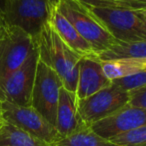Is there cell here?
Returning <instances> with one entry per match:
<instances>
[{
	"label": "cell",
	"instance_id": "obj_1",
	"mask_svg": "<svg viewBox=\"0 0 146 146\" xmlns=\"http://www.w3.org/2000/svg\"><path fill=\"white\" fill-rule=\"evenodd\" d=\"M34 40L38 58L58 74L65 89L75 94L82 57L61 39L50 22L43 27Z\"/></svg>",
	"mask_w": 146,
	"mask_h": 146
},
{
	"label": "cell",
	"instance_id": "obj_2",
	"mask_svg": "<svg viewBox=\"0 0 146 146\" xmlns=\"http://www.w3.org/2000/svg\"><path fill=\"white\" fill-rule=\"evenodd\" d=\"M59 0H6L5 23L28 33L35 39L48 24L53 8Z\"/></svg>",
	"mask_w": 146,
	"mask_h": 146
},
{
	"label": "cell",
	"instance_id": "obj_3",
	"mask_svg": "<svg viewBox=\"0 0 146 146\" xmlns=\"http://www.w3.org/2000/svg\"><path fill=\"white\" fill-rule=\"evenodd\" d=\"M83 6L116 40L146 41V22L137 10Z\"/></svg>",
	"mask_w": 146,
	"mask_h": 146
},
{
	"label": "cell",
	"instance_id": "obj_4",
	"mask_svg": "<svg viewBox=\"0 0 146 146\" xmlns=\"http://www.w3.org/2000/svg\"><path fill=\"white\" fill-rule=\"evenodd\" d=\"M58 9L90 45L96 55L109 48L116 39L76 0H59Z\"/></svg>",
	"mask_w": 146,
	"mask_h": 146
},
{
	"label": "cell",
	"instance_id": "obj_5",
	"mask_svg": "<svg viewBox=\"0 0 146 146\" xmlns=\"http://www.w3.org/2000/svg\"><path fill=\"white\" fill-rule=\"evenodd\" d=\"M63 83L56 72L38 58L31 106L55 127L59 92Z\"/></svg>",
	"mask_w": 146,
	"mask_h": 146
},
{
	"label": "cell",
	"instance_id": "obj_6",
	"mask_svg": "<svg viewBox=\"0 0 146 146\" xmlns=\"http://www.w3.org/2000/svg\"><path fill=\"white\" fill-rule=\"evenodd\" d=\"M35 47V40L28 33L7 25L0 36V83L26 61Z\"/></svg>",
	"mask_w": 146,
	"mask_h": 146
},
{
	"label": "cell",
	"instance_id": "obj_7",
	"mask_svg": "<svg viewBox=\"0 0 146 146\" xmlns=\"http://www.w3.org/2000/svg\"><path fill=\"white\" fill-rule=\"evenodd\" d=\"M37 63L38 51L35 47L26 61L0 83V102L31 106Z\"/></svg>",
	"mask_w": 146,
	"mask_h": 146
},
{
	"label": "cell",
	"instance_id": "obj_8",
	"mask_svg": "<svg viewBox=\"0 0 146 146\" xmlns=\"http://www.w3.org/2000/svg\"><path fill=\"white\" fill-rule=\"evenodd\" d=\"M1 117L4 121L53 145L61 138L57 129L32 106H20L1 102Z\"/></svg>",
	"mask_w": 146,
	"mask_h": 146
},
{
	"label": "cell",
	"instance_id": "obj_9",
	"mask_svg": "<svg viewBox=\"0 0 146 146\" xmlns=\"http://www.w3.org/2000/svg\"><path fill=\"white\" fill-rule=\"evenodd\" d=\"M129 92L111 85L99 90L93 95L77 101L78 112L85 125L93 123L109 116L119 108L129 103Z\"/></svg>",
	"mask_w": 146,
	"mask_h": 146
},
{
	"label": "cell",
	"instance_id": "obj_10",
	"mask_svg": "<svg viewBox=\"0 0 146 146\" xmlns=\"http://www.w3.org/2000/svg\"><path fill=\"white\" fill-rule=\"evenodd\" d=\"M146 125V109L127 103L109 116L93 123L90 128L101 137L112 139Z\"/></svg>",
	"mask_w": 146,
	"mask_h": 146
},
{
	"label": "cell",
	"instance_id": "obj_11",
	"mask_svg": "<svg viewBox=\"0 0 146 146\" xmlns=\"http://www.w3.org/2000/svg\"><path fill=\"white\" fill-rule=\"evenodd\" d=\"M110 85L111 81L104 75L100 61L93 57H84L81 59L75 93L77 101L85 99Z\"/></svg>",
	"mask_w": 146,
	"mask_h": 146
},
{
	"label": "cell",
	"instance_id": "obj_12",
	"mask_svg": "<svg viewBox=\"0 0 146 146\" xmlns=\"http://www.w3.org/2000/svg\"><path fill=\"white\" fill-rule=\"evenodd\" d=\"M84 126L87 125L83 123L79 115L75 94L62 87L59 92L55 128L61 137H64L81 129Z\"/></svg>",
	"mask_w": 146,
	"mask_h": 146
},
{
	"label": "cell",
	"instance_id": "obj_13",
	"mask_svg": "<svg viewBox=\"0 0 146 146\" xmlns=\"http://www.w3.org/2000/svg\"><path fill=\"white\" fill-rule=\"evenodd\" d=\"M50 24L53 26L58 35L63 41L72 49L74 52L84 58V57H93L96 58V54L93 52L90 45L86 40L77 32L70 21L59 11L58 6L53 8L50 15Z\"/></svg>",
	"mask_w": 146,
	"mask_h": 146
},
{
	"label": "cell",
	"instance_id": "obj_14",
	"mask_svg": "<svg viewBox=\"0 0 146 146\" xmlns=\"http://www.w3.org/2000/svg\"><path fill=\"white\" fill-rule=\"evenodd\" d=\"M127 58H146V41L117 40L109 48L96 55L98 61Z\"/></svg>",
	"mask_w": 146,
	"mask_h": 146
},
{
	"label": "cell",
	"instance_id": "obj_15",
	"mask_svg": "<svg viewBox=\"0 0 146 146\" xmlns=\"http://www.w3.org/2000/svg\"><path fill=\"white\" fill-rule=\"evenodd\" d=\"M104 75L110 81L146 70V58H127L100 61Z\"/></svg>",
	"mask_w": 146,
	"mask_h": 146
},
{
	"label": "cell",
	"instance_id": "obj_16",
	"mask_svg": "<svg viewBox=\"0 0 146 146\" xmlns=\"http://www.w3.org/2000/svg\"><path fill=\"white\" fill-rule=\"evenodd\" d=\"M0 146H52L3 120L0 124Z\"/></svg>",
	"mask_w": 146,
	"mask_h": 146
},
{
	"label": "cell",
	"instance_id": "obj_17",
	"mask_svg": "<svg viewBox=\"0 0 146 146\" xmlns=\"http://www.w3.org/2000/svg\"><path fill=\"white\" fill-rule=\"evenodd\" d=\"M52 146H117L112 141L96 134L89 126L61 137Z\"/></svg>",
	"mask_w": 146,
	"mask_h": 146
},
{
	"label": "cell",
	"instance_id": "obj_18",
	"mask_svg": "<svg viewBox=\"0 0 146 146\" xmlns=\"http://www.w3.org/2000/svg\"><path fill=\"white\" fill-rule=\"evenodd\" d=\"M82 5L101 8L139 10L146 7V0H76Z\"/></svg>",
	"mask_w": 146,
	"mask_h": 146
},
{
	"label": "cell",
	"instance_id": "obj_19",
	"mask_svg": "<svg viewBox=\"0 0 146 146\" xmlns=\"http://www.w3.org/2000/svg\"><path fill=\"white\" fill-rule=\"evenodd\" d=\"M110 141L117 146H146V125L115 136Z\"/></svg>",
	"mask_w": 146,
	"mask_h": 146
},
{
	"label": "cell",
	"instance_id": "obj_20",
	"mask_svg": "<svg viewBox=\"0 0 146 146\" xmlns=\"http://www.w3.org/2000/svg\"><path fill=\"white\" fill-rule=\"evenodd\" d=\"M111 83L121 90L127 92L144 87L146 86V70L134 73V74L119 78V79H115L111 81Z\"/></svg>",
	"mask_w": 146,
	"mask_h": 146
},
{
	"label": "cell",
	"instance_id": "obj_21",
	"mask_svg": "<svg viewBox=\"0 0 146 146\" xmlns=\"http://www.w3.org/2000/svg\"><path fill=\"white\" fill-rule=\"evenodd\" d=\"M129 103L146 109V86L129 91Z\"/></svg>",
	"mask_w": 146,
	"mask_h": 146
},
{
	"label": "cell",
	"instance_id": "obj_22",
	"mask_svg": "<svg viewBox=\"0 0 146 146\" xmlns=\"http://www.w3.org/2000/svg\"><path fill=\"white\" fill-rule=\"evenodd\" d=\"M6 27H7V24L5 23L4 18H3L2 15H0V36L3 34V32H4V30L6 29Z\"/></svg>",
	"mask_w": 146,
	"mask_h": 146
},
{
	"label": "cell",
	"instance_id": "obj_23",
	"mask_svg": "<svg viewBox=\"0 0 146 146\" xmlns=\"http://www.w3.org/2000/svg\"><path fill=\"white\" fill-rule=\"evenodd\" d=\"M5 8H6V0H0V15H2L3 18H4Z\"/></svg>",
	"mask_w": 146,
	"mask_h": 146
},
{
	"label": "cell",
	"instance_id": "obj_24",
	"mask_svg": "<svg viewBox=\"0 0 146 146\" xmlns=\"http://www.w3.org/2000/svg\"><path fill=\"white\" fill-rule=\"evenodd\" d=\"M137 12H138V14L142 17V19H143V20L146 22V7H145V8H142V9L137 10Z\"/></svg>",
	"mask_w": 146,
	"mask_h": 146
},
{
	"label": "cell",
	"instance_id": "obj_25",
	"mask_svg": "<svg viewBox=\"0 0 146 146\" xmlns=\"http://www.w3.org/2000/svg\"><path fill=\"white\" fill-rule=\"evenodd\" d=\"M3 121V119H2V117H0V124H1V122Z\"/></svg>",
	"mask_w": 146,
	"mask_h": 146
},
{
	"label": "cell",
	"instance_id": "obj_26",
	"mask_svg": "<svg viewBox=\"0 0 146 146\" xmlns=\"http://www.w3.org/2000/svg\"><path fill=\"white\" fill-rule=\"evenodd\" d=\"M0 106H1V102H0ZM0 116H1V108H0Z\"/></svg>",
	"mask_w": 146,
	"mask_h": 146
},
{
	"label": "cell",
	"instance_id": "obj_27",
	"mask_svg": "<svg viewBox=\"0 0 146 146\" xmlns=\"http://www.w3.org/2000/svg\"><path fill=\"white\" fill-rule=\"evenodd\" d=\"M0 117H1V116H0Z\"/></svg>",
	"mask_w": 146,
	"mask_h": 146
}]
</instances>
